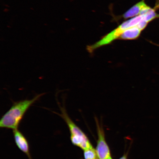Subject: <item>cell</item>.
Instances as JSON below:
<instances>
[{
	"instance_id": "6da1fadb",
	"label": "cell",
	"mask_w": 159,
	"mask_h": 159,
	"mask_svg": "<svg viewBox=\"0 0 159 159\" xmlns=\"http://www.w3.org/2000/svg\"><path fill=\"white\" fill-rule=\"evenodd\" d=\"M44 94H37L31 99H26L14 102L11 108L1 119L0 127L13 130L17 129L21 119L30 107Z\"/></svg>"
},
{
	"instance_id": "7a4b0ae2",
	"label": "cell",
	"mask_w": 159,
	"mask_h": 159,
	"mask_svg": "<svg viewBox=\"0 0 159 159\" xmlns=\"http://www.w3.org/2000/svg\"><path fill=\"white\" fill-rule=\"evenodd\" d=\"M143 19L142 16H138L125 21L114 30L105 35L100 40L94 44L88 45L87 48V50L89 53H92L99 48L110 44L115 40L119 39L125 30L135 26Z\"/></svg>"
},
{
	"instance_id": "3957f363",
	"label": "cell",
	"mask_w": 159,
	"mask_h": 159,
	"mask_svg": "<svg viewBox=\"0 0 159 159\" xmlns=\"http://www.w3.org/2000/svg\"><path fill=\"white\" fill-rule=\"evenodd\" d=\"M61 111L59 114L66 122L70 133L71 143L83 150L93 148L92 144L84 133L81 130L70 118L67 113L64 104L62 106L59 105Z\"/></svg>"
},
{
	"instance_id": "277c9868",
	"label": "cell",
	"mask_w": 159,
	"mask_h": 159,
	"mask_svg": "<svg viewBox=\"0 0 159 159\" xmlns=\"http://www.w3.org/2000/svg\"><path fill=\"white\" fill-rule=\"evenodd\" d=\"M98 140L96 149L99 159H107L111 157L110 150L105 141L104 130L96 121Z\"/></svg>"
},
{
	"instance_id": "5b68a950",
	"label": "cell",
	"mask_w": 159,
	"mask_h": 159,
	"mask_svg": "<svg viewBox=\"0 0 159 159\" xmlns=\"http://www.w3.org/2000/svg\"><path fill=\"white\" fill-rule=\"evenodd\" d=\"M14 137L16 144L20 150L27 155L30 159H31L29 152V147L26 139L18 129L13 130Z\"/></svg>"
},
{
	"instance_id": "8992f818",
	"label": "cell",
	"mask_w": 159,
	"mask_h": 159,
	"mask_svg": "<svg viewBox=\"0 0 159 159\" xmlns=\"http://www.w3.org/2000/svg\"><path fill=\"white\" fill-rule=\"evenodd\" d=\"M146 5L144 0L139 2L126 12L123 15V17L126 19L140 16L143 8Z\"/></svg>"
},
{
	"instance_id": "52a82bcc",
	"label": "cell",
	"mask_w": 159,
	"mask_h": 159,
	"mask_svg": "<svg viewBox=\"0 0 159 159\" xmlns=\"http://www.w3.org/2000/svg\"><path fill=\"white\" fill-rule=\"evenodd\" d=\"M142 30L136 26L130 28L124 31L119 39L133 40L138 39L141 34Z\"/></svg>"
},
{
	"instance_id": "ba28073f",
	"label": "cell",
	"mask_w": 159,
	"mask_h": 159,
	"mask_svg": "<svg viewBox=\"0 0 159 159\" xmlns=\"http://www.w3.org/2000/svg\"><path fill=\"white\" fill-rule=\"evenodd\" d=\"M85 159H99L96 150L94 148L84 150Z\"/></svg>"
},
{
	"instance_id": "9c48e42d",
	"label": "cell",
	"mask_w": 159,
	"mask_h": 159,
	"mask_svg": "<svg viewBox=\"0 0 159 159\" xmlns=\"http://www.w3.org/2000/svg\"><path fill=\"white\" fill-rule=\"evenodd\" d=\"M119 159H127L126 155H125Z\"/></svg>"
},
{
	"instance_id": "30bf717a",
	"label": "cell",
	"mask_w": 159,
	"mask_h": 159,
	"mask_svg": "<svg viewBox=\"0 0 159 159\" xmlns=\"http://www.w3.org/2000/svg\"><path fill=\"white\" fill-rule=\"evenodd\" d=\"M107 159H112V158L111 157H109Z\"/></svg>"
},
{
	"instance_id": "8fae6325",
	"label": "cell",
	"mask_w": 159,
	"mask_h": 159,
	"mask_svg": "<svg viewBox=\"0 0 159 159\" xmlns=\"http://www.w3.org/2000/svg\"><path fill=\"white\" fill-rule=\"evenodd\" d=\"M157 7H159V4L157 5Z\"/></svg>"
}]
</instances>
